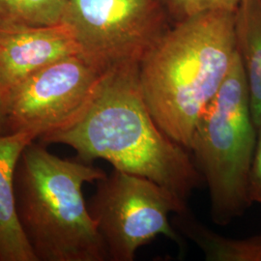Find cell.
I'll return each mask as SVG.
<instances>
[{
  "instance_id": "7a4b0ae2",
  "label": "cell",
  "mask_w": 261,
  "mask_h": 261,
  "mask_svg": "<svg viewBox=\"0 0 261 261\" xmlns=\"http://www.w3.org/2000/svg\"><path fill=\"white\" fill-rule=\"evenodd\" d=\"M234 21V12L211 11L172 23L140 62V89L151 114L188 150L237 55Z\"/></svg>"
},
{
  "instance_id": "3957f363",
  "label": "cell",
  "mask_w": 261,
  "mask_h": 261,
  "mask_svg": "<svg viewBox=\"0 0 261 261\" xmlns=\"http://www.w3.org/2000/svg\"><path fill=\"white\" fill-rule=\"evenodd\" d=\"M34 140L15 172L19 224L37 261H105L108 252L83 188L107 175L80 159L60 158Z\"/></svg>"
},
{
  "instance_id": "7c38bea8",
  "label": "cell",
  "mask_w": 261,
  "mask_h": 261,
  "mask_svg": "<svg viewBox=\"0 0 261 261\" xmlns=\"http://www.w3.org/2000/svg\"><path fill=\"white\" fill-rule=\"evenodd\" d=\"M67 0H0V30L36 28L61 21Z\"/></svg>"
},
{
  "instance_id": "5bb4252c",
  "label": "cell",
  "mask_w": 261,
  "mask_h": 261,
  "mask_svg": "<svg viewBox=\"0 0 261 261\" xmlns=\"http://www.w3.org/2000/svg\"><path fill=\"white\" fill-rule=\"evenodd\" d=\"M256 143L249 175L248 194L251 202L261 204V123L256 127Z\"/></svg>"
},
{
  "instance_id": "52a82bcc",
  "label": "cell",
  "mask_w": 261,
  "mask_h": 261,
  "mask_svg": "<svg viewBox=\"0 0 261 261\" xmlns=\"http://www.w3.org/2000/svg\"><path fill=\"white\" fill-rule=\"evenodd\" d=\"M106 71L80 54L45 66L0 100V136L40 138L73 124L90 103Z\"/></svg>"
},
{
  "instance_id": "30bf717a",
  "label": "cell",
  "mask_w": 261,
  "mask_h": 261,
  "mask_svg": "<svg viewBox=\"0 0 261 261\" xmlns=\"http://www.w3.org/2000/svg\"><path fill=\"white\" fill-rule=\"evenodd\" d=\"M236 49L245 72L252 119L261 123V0H243L234 12Z\"/></svg>"
},
{
  "instance_id": "9c48e42d",
  "label": "cell",
  "mask_w": 261,
  "mask_h": 261,
  "mask_svg": "<svg viewBox=\"0 0 261 261\" xmlns=\"http://www.w3.org/2000/svg\"><path fill=\"white\" fill-rule=\"evenodd\" d=\"M34 140L28 133L0 136V261H37L19 224L15 195L18 161Z\"/></svg>"
},
{
  "instance_id": "ba28073f",
  "label": "cell",
  "mask_w": 261,
  "mask_h": 261,
  "mask_svg": "<svg viewBox=\"0 0 261 261\" xmlns=\"http://www.w3.org/2000/svg\"><path fill=\"white\" fill-rule=\"evenodd\" d=\"M79 54L69 28L54 25L0 30V100L17 84L56 60Z\"/></svg>"
},
{
  "instance_id": "4fadbf2b",
  "label": "cell",
  "mask_w": 261,
  "mask_h": 261,
  "mask_svg": "<svg viewBox=\"0 0 261 261\" xmlns=\"http://www.w3.org/2000/svg\"><path fill=\"white\" fill-rule=\"evenodd\" d=\"M173 23L211 11L235 12L243 0H159Z\"/></svg>"
},
{
  "instance_id": "8fae6325",
  "label": "cell",
  "mask_w": 261,
  "mask_h": 261,
  "mask_svg": "<svg viewBox=\"0 0 261 261\" xmlns=\"http://www.w3.org/2000/svg\"><path fill=\"white\" fill-rule=\"evenodd\" d=\"M179 233L202 251L208 261H261V235L232 239L216 233L201 224L189 208L171 221Z\"/></svg>"
},
{
  "instance_id": "277c9868",
  "label": "cell",
  "mask_w": 261,
  "mask_h": 261,
  "mask_svg": "<svg viewBox=\"0 0 261 261\" xmlns=\"http://www.w3.org/2000/svg\"><path fill=\"white\" fill-rule=\"evenodd\" d=\"M256 135L237 53L221 88L196 123L189 149L208 187L216 224H229L252 204L248 185Z\"/></svg>"
},
{
  "instance_id": "8992f818",
  "label": "cell",
  "mask_w": 261,
  "mask_h": 261,
  "mask_svg": "<svg viewBox=\"0 0 261 261\" xmlns=\"http://www.w3.org/2000/svg\"><path fill=\"white\" fill-rule=\"evenodd\" d=\"M159 0H67L61 22L79 54L108 71L139 63L170 25Z\"/></svg>"
},
{
  "instance_id": "5b68a950",
  "label": "cell",
  "mask_w": 261,
  "mask_h": 261,
  "mask_svg": "<svg viewBox=\"0 0 261 261\" xmlns=\"http://www.w3.org/2000/svg\"><path fill=\"white\" fill-rule=\"evenodd\" d=\"M96 184L87 207L109 260H135L139 249L159 235L183 246L169 215L186 210L188 201L150 179L115 168Z\"/></svg>"
},
{
  "instance_id": "6da1fadb",
  "label": "cell",
  "mask_w": 261,
  "mask_h": 261,
  "mask_svg": "<svg viewBox=\"0 0 261 261\" xmlns=\"http://www.w3.org/2000/svg\"><path fill=\"white\" fill-rule=\"evenodd\" d=\"M139 65L125 63L106 71L80 118L37 140L67 145L86 163L105 160L188 201L204 180L191 152L168 137L151 114L140 89Z\"/></svg>"
}]
</instances>
